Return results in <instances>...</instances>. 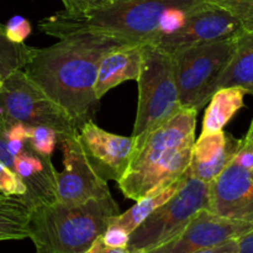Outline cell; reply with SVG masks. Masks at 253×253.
Returning <instances> with one entry per match:
<instances>
[{"label":"cell","mask_w":253,"mask_h":253,"mask_svg":"<svg viewBox=\"0 0 253 253\" xmlns=\"http://www.w3.org/2000/svg\"><path fill=\"white\" fill-rule=\"evenodd\" d=\"M131 43L100 34H77L43 48L30 47L22 71L73 121L77 130L91 120L99 100L95 82L101 58Z\"/></svg>","instance_id":"obj_1"},{"label":"cell","mask_w":253,"mask_h":253,"mask_svg":"<svg viewBox=\"0 0 253 253\" xmlns=\"http://www.w3.org/2000/svg\"><path fill=\"white\" fill-rule=\"evenodd\" d=\"M200 0H116L108 6L84 12H54L39 29L59 40L77 34H100L131 43H155L175 31L185 14Z\"/></svg>","instance_id":"obj_2"},{"label":"cell","mask_w":253,"mask_h":253,"mask_svg":"<svg viewBox=\"0 0 253 253\" xmlns=\"http://www.w3.org/2000/svg\"><path fill=\"white\" fill-rule=\"evenodd\" d=\"M197 115V110L182 106L148 133L118 183L127 199L137 202L187 172L195 142Z\"/></svg>","instance_id":"obj_3"},{"label":"cell","mask_w":253,"mask_h":253,"mask_svg":"<svg viewBox=\"0 0 253 253\" xmlns=\"http://www.w3.org/2000/svg\"><path fill=\"white\" fill-rule=\"evenodd\" d=\"M120 214L113 197L83 203L53 202L30 210L29 239L35 253H83Z\"/></svg>","instance_id":"obj_4"},{"label":"cell","mask_w":253,"mask_h":253,"mask_svg":"<svg viewBox=\"0 0 253 253\" xmlns=\"http://www.w3.org/2000/svg\"><path fill=\"white\" fill-rule=\"evenodd\" d=\"M137 84V114L132 132L135 150L142 146L148 133L182 108L172 54L155 43H143L142 69Z\"/></svg>","instance_id":"obj_5"},{"label":"cell","mask_w":253,"mask_h":253,"mask_svg":"<svg viewBox=\"0 0 253 253\" xmlns=\"http://www.w3.org/2000/svg\"><path fill=\"white\" fill-rule=\"evenodd\" d=\"M210 183L189 174L185 184L151 212L128 236L130 253H145L177 236L202 209L209 210Z\"/></svg>","instance_id":"obj_6"},{"label":"cell","mask_w":253,"mask_h":253,"mask_svg":"<svg viewBox=\"0 0 253 253\" xmlns=\"http://www.w3.org/2000/svg\"><path fill=\"white\" fill-rule=\"evenodd\" d=\"M0 123L43 126L53 130L58 140L78 132L71 118L22 69L10 73L0 84Z\"/></svg>","instance_id":"obj_7"},{"label":"cell","mask_w":253,"mask_h":253,"mask_svg":"<svg viewBox=\"0 0 253 253\" xmlns=\"http://www.w3.org/2000/svg\"><path fill=\"white\" fill-rule=\"evenodd\" d=\"M237 39L185 47L170 53L180 106L199 111L210 100L212 85L231 59Z\"/></svg>","instance_id":"obj_8"},{"label":"cell","mask_w":253,"mask_h":253,"mask_svg":"<svg viewBox=\"0 0 253 253\" xmlns=\"http://www.w3.org/2000/svg\"><path fill=\"white\" fill-rule=\"evenodd\" d=\"M0 162L19 175L27 188L30 208L56 202V172L51 158L31 148L21 124H0Z\"/></svg>","instance_id":"obj_9"},{"label":"cell","mask_w":253,"mask_h":253,"mask_svg":"<svg viewBox=\"0 0 253 253\" xmlns=\"http://www.w3.org/2000/svg\"><path fill=\"white\" fill-rule=\"evenodd\" d=\"M245 32L247 31L241 20L229 9L215 0H200L188 10L180 27L163 35L155 44L173 53L185 47L237 39Z\"/></svg>","instance_id":"obj_10"},{"label":"cell","mask_w":253,"mask_h":253,"mask_svg":"<svg viewBox=\"0 0 253 253\" xmlns=\"http://www.w3.org/2000/svg\"><path fill=\"white\" fill-rule=\"evenodd\" d=\"M252 231V222L227 219L202 209L177 236L145 253H198Z\"/></svg>","instance_id":"obj_11"},{"label":"cell","mask_w":253,"mask_h":253,"mask_svg":"<svg viewBox=\"0 0 253 253\" xmlns=\"http://www.w3.org/2000/svg\"><path fill=\"white\" fill-rule=\"evenodd\" d=\"M63 152V169L56 172V198L61 203H83L110 195L108 182L96 174L74 136L58 140Z\"/></svg>","instance_id":"obj_12"},{"label":"cell","mask_w":253,"mask_h":253,"mask_svg":"<svg viewBox=\"0 0 253 253\" xmlns=\"http://www.w3.org/2000/svg\"><path fill=\"white\" fill-rule=\"evenodd\" d=\"M78 140L96 174L106 182H120L135 152L132 136L108 132L89 120L78 130Z\"/></svg>","instance_id":"obj_13"},{"label":"cell","mask_w":253,"mask_h":253,"mask_svg":"<svg viewBox=\"0 0 253 253\" xmlns=\"http://www.w3.org/2000/svg\"><path fill=\"white\" fill-rule=\"evenodd\" d=\"M209 210L227 219L253 224V179L234 160L210 183Z\"/></svg>","instance_id":"obj_14"},{"label":"cell","mask_w":253,"mask_h":253,"mask_svg":"<svg viewBox=\"0 0 253 253\" xmlns=\"http://www.w3.org/2000/svg\"><path fill=\"white\" fill-rule=\"evenodd\" d=\"M240 140L224 130L200 135L192 148L188 172L192 177L211 183L234 160Z\"/></svg>","instance_id":"obj_15"},{"label":"cell","mask_w":253,"mask_h":253,"mask_svg":"<svg viewBox=\"0 0 253 253\" xmlns=\"http://www.w3.org/2000/svg\"><path fill=\"white\" fill-rule=\"evenodd\" d=\"M143 43H127L109 51L101 58L95 82L100 100L109 90L126 81H137L142 69Z\"/></svg>","instance_id":"obj_16"},{"label":"cell","mask_w":253,"mask_h":253,"mask_svg":"<svg viewBox=\"0 0 253 253\" xmlns=\"http://www.w3.org/2000/svg\"><path fill=\"white\" fill-rule=\"evenodd\" d=\"M239 86L253 94V32L237 39L236 48L211 88V96L221 88Z\"/></svg>","instance_id":"obj_17"},{"label":"cell","mask_w":253,"mask_h":253,"mask_svg":"<svg viewBox=\"0 0 253 253\" xmlns=\"http://www.w3.org/2000/svg\"><path fill=\"white\" fill-rule=\"evenodd\" d=\"M188 177H189V172L184 173L183 175H180L177 180H174L173 183L167 185H162V187L157 188L156 190H153L152 193H150L148 195H146L142 199L137 200L136 205H133L132 208L127 210L126 212L123 214H119L116 216H114L111 219L110 225H109L108 229H115L119 231L124 232L125 235L130 236L131 232L148 216L152 211H155L158 207L166 203L167 200H169L183 185L187 182Z\"/></svg>","instance_id":"obj_18"},{"label":"cell","mask_w":253,"mask_h":253,"mask_svg":"<svg viewBox=\"0 0 253 253\" xmlns=\"http://www.w3.org/2000/svg\"><path fill=\"white\" fill-rule=\"evenodd\" d=\"M247 91L239 86L221 88L210 98L209 106L203 119L202 135L224 130L229 121L240 109L244 108V99Z\"/></svg>","instance_id":"obj_19"},{"label":"cell","mask_w":253,"mask_h":253,"mask_svg":"<svg viewBox=\"0 0 253 253\" xmlns=\"http://www.w3.org/2000/svg\"><path fill=\"white\" fill-rule=\"evenodd\" d=\"M30 210L22 198L0 194V241L29 239Z\"/></svg>","instance_id":"obj_20"},{"label":"cell","mask_w":253,"mask_h":253,"mask_svg":"<svg viewBox=\"0 0 253 253\" xmlns=\"http://www.w3.org/2000/svg\"><path fill=\"white\" fill-rule=\"evenodd\" d=\"M30 47L10 41L5 26L0 24V77L2 79L16 69H22L27 62Z\"/></svg>","instance_id":"obj_21"},{"label":"cell","mask_w":253,"mask_h":253,"mask_svg":"<svg viewBox=\"0 0 253 253\" xmlns=\"http://www.w3.org/2000/svg\"><path fill=\"white\" fill-rule=\"evenodd\" d=\"M22 130H24V137L26 138L32 150L43 157L51 158L54 147L58 142V136L53 130L43 126L27 125H22Z\"/></svg>","instance_id":"obj_22"},{"label":"cell","mask_w":253,"mask_h":253,"mask_svg":"<svg viewBox=\"0 0 253 253\" xmlns=\"http://www.w3.org/2000/svg\"><path fill=\"white\" fill-rule=\"evenodd\" d=\"M0 194L6 197H20L25 199L27 188L21 178L9 167L0 162Z\"/></svg>","instance_id":"obj_23"},{"label":"cell","mask_w":253,"mask_h":253,"mask_svg":"<svg viewBox=\"0 0 253 253\" xmlns=\"http://www.w3.org/2000/svg\"><path fill=\"white\" fill-rule=\"evenodd\" d=\"M234 161L250 172L253 170V120L246 136L240 140V145Z\"/></svg>","instance_id":"obj_24"},{"label":"cell","mask_w":253,"mask_h":253,"mask_svg":"<svg viewBox=\"0 0 253 253\" xmlns=\"http://www.w3.org/2000/svg\"><path fill=\"white\" fill-rule=\"evenodd\" d=\"M5 34L10 41L24 43L25 39L31 34V25L22 16H15L5 25Z\"/></svg>","instance_id":"obj_25"},{"label":"cell","mask_w":253,"mask_h":253,"mask_svg":"<svg viewBox=\"0 0 253 253\" xmlns=\"http://www.w3.org/2000/svg\"><path fill=\"white\" fill-rule=\"evenodd\" d=\"M115 1L116 0H62L64 5V10L67 12H72V14L108 6V5L113 4Z\"/></svg>","instance_id":"obj_26"},{"label":"cell","mask_w":253,"mask_h":253,"mask_svg":"<svg viewBox=\"0 0 253 253\" xmlns=\"http://www.w3.org/2000/svg\"><path fill=\"white\" fill-rule=\"evenodd\" d=\"M83 253H130L126 247L110 246L103 240V236L96 239L94 244Z\"/></svg>","instance_id":"obj_27"},{"label":"cell","mask_w":253,"mask_h":253,"mask_svg":"<svg viewBox=\"0 0 253 253\" xmlns=\"http://www.w3.org/2000/svg\"><path fill=\"white\" fill-rule=\"evenodd\" d=\"M198 253H239V239L230 240L224 244L203 250Z\"/></svg>","instance_id":"obj_28"},{"label":"cell","mask_w":253,"mask_h":253,"mask_svg":"<svg viewBox=\"0 0 253 253\" xmlns=\"http://www.w3.org/2000/svg\"><path fill=\"white\" fill-rule=\"evenodd\" d=\"M239 253H253V231L239 239Z\"/></svg>","instance_id":"obj_29"},{"label":"cell","mask_w":253,"mask_h":253,"mask_svg":"<svg viewBox=\"0 0 253 253\" xmlns=\"http://www.w3.org/2000/svg\"><path fill=\"white\" fill-rule=\"evenodd\" d=\"M1 81H2V78H1V77H0V84H1Z\"/></svg>","instance_id":"obj_30"},{"label":"cell","mask_w":253,"mask_h":253,"mask_svg":"<svg viewBox=\"0 0 253 253\" xmlns=\"http://www.w3.org/2000/svg\"><path fill=\"white\" fill-rule=\"evenodd\" d=\"M246 1H253V0H246Z\"/></svg>","instance_id":"obj_31"}]
</instances>
